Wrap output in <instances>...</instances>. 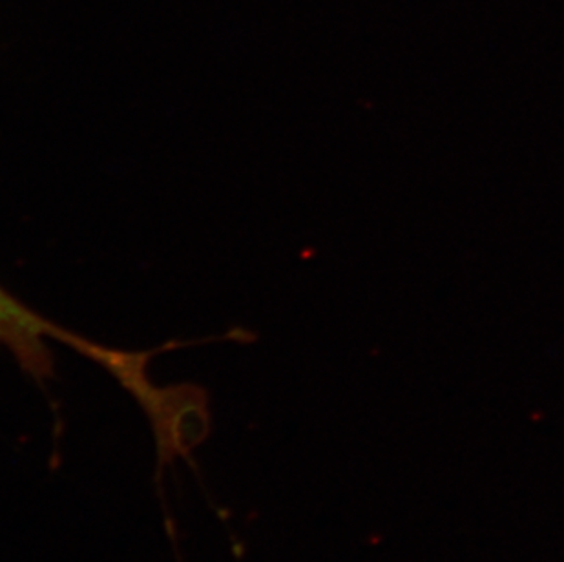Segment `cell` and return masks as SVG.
<instances>
[{"label": "cell", "mask_w": 564, "mask_h": 562, "mask_svg": "<svg viewBox=\"0 0 564 562\" xmlns=\"http://www.w3.org/2000/svg\"><path fill=\"white\" fill-rule=\"evenodd\" d=\"M158 444V473L177 456L188 458L210 433L207 391L197 383L152 388L141 400Z\"/></svg>", "instance_id": "6da1fadb"}]
</instances>
